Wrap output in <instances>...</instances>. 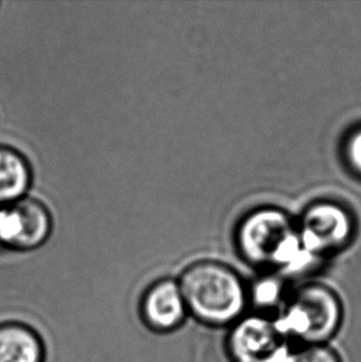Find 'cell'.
I'll return each instance as SVG.
<instances>
[{"label": "cell", "mask_w": 361, "mask_h": 362, "mask_svg": "<svg viewBox=\"0 0 361 362\" xmlns=\"http://www.w3.org/2000/svg\"><path fill=\"white\" fill-rule=\"evenodd\" d=\"M345 155L353 170L361 176V129L353 132L348 139Z\"/></svg>", "instance_id": "12"}, {"label": "cell", "mask_w": 361, "mask_h": 362, "mask_svg": "<svg viewBox=\"0 0 361 362\" xmlns=\"http://www.w3.org/2000/svg\"><path fill=\"white\" fill-rule=\"evenodd\" d=\"M177 282L190 317L205 327L229 329L249 310V287L225 264L195 262L183 269Z\"/></svg>", "instance_id": "1"}, {"label": "cell", "mask_w": 361, "mask_h": 362, "mask_svg": "<svg viewBox=\"0 0 361 362\" xmlns=\"http://www.w3.org/2000/svg\"><path fill=\"white\" fill-rule=\"evenodd\" d=\"M142 324L157 334L176 332L190 317L177 279H160L147 286L139 299Z\"/></svg>", "instance_id": "6"}, {"label": "cell", "mask_w": 361, "mask_h": 362, "mask_svg": "<svg viewBox=\"0 0 361 362\" xmlns=\"http://www.w3.org/2000/svg\"><path fill=\"white\" fill-rule=\"evenodd\" d=\"M42 335L21 320L0 322V362H46Z\"/></svg>", "instance_id": "8"}, {"label": "cell", "mask_w": 361, "mask_h": 362, "mask_svg": "<svg viewBox=\"0 0 361 362\" xmlns=\"http://www.w3.org/2000/svg\"><path fill=\"white\" fill-rule=\"evenodd\" d=\"M273 318L294 345L329 344L342 329L345 308L334 289L313 282L292 289Z\"/></svg>", "instance_id": "2"}, {"label": "cell", "mask_w": 361, "mask_h": 362, "mask_svg": "<svg viewBox=\"0 0 361 362\" xmlns=\"http://www.w3.org/2000/svg\"><path fill=\"white\" fill-rule=\"evenodd\" d=\"M291 291L282 279L277 277H264L249 287L250 307L253 312L275 315L286 302Z\"/></svg>", "instance_id": "10"}, {"label": "cell", "mask_w": 361, "mask_h": 362, "mask_svg": "<svg viewBox=\"0 0 361 362\" xmlns=\"http://www.w3.org/2000/svg\"><path fill=\"white\" fill-rule=\"evenodd\" d=\"M283 362H343L340 354L329 344L293 345Z\"/></svg>", "instance_id": "11"}, {"label": "cell", "mask_w": 361, "mask_h": 362, "mask_svg": "<svg viewBox=\"0 0 361 362\" xmlns=\"http://www.w3.org/2000/svg\"><path fill=\"white\" fill-rule=\"evenodd\" d=\"M33 185V167L14 147L0 145V206L24 198Z\"/></svg>", "instance_id": "9"}, {"label": "cell", "mask_w": 361, "mask_h": 362, "mask_svg": "<svg viewBox=\"0 0 361 362\" xmlns=\"http://www.w3.org/2000/svg\"><path fill=\"white\" fill-rule=\"evenodd\" d=\"M298 233L303 246L319 257L347 244L352 236L353 221L342 206L318 203L306 211Z\"/></svg>", "instance_id": "7"}, {"label": "cell", "mask_w": 361, "mask_h": 362, "mask_svg": "<svg viewBox=\"0 0 361 362\" xmlns=\"http://www.w3.org/2000/svg\"><path fill=\"white\" fill-rule=\"evenodd\" d=\"M240 251L245 259L260 266H273L283 272L302 251L297 230L282 211L265 208L251 213L240 226Z\"/></svg>", "instance_id": "3"}, {"label": "cell", "mask_w": 361, "mask_h": 362, "mask_svg": "<svg viewBox=\"0 0 361 362\" xmlns=\"http://www.w3.org/2000/svg\"><path fill=\"white\" fill-rule=\"evenodd\" d=\"M52 214L44 202L24 197L0 206V245L16 252L39 249L52 233Z\"/></svg>", "instance_id": "5"}, {"label": "cell", "mask_w": 361, "mask_h": 362, "mask_svg": "<svg viewBox=\"0 0 361 362\" xmlns=\"http://www.w3.org/2000/svg\"><path fill=\"white\" fill-rule=\"evenodd\" d=\"M293 344L269 314L248 312L235 322L225 338L231 362H283Z\"/></svg>", "instance_id": "4"}]
</instances>
